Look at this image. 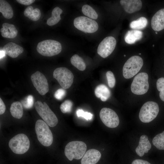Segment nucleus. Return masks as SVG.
<instances>
[{
  "label": "nucleus",
  "instance_id": "6e6552de",
  "mask_svg": "<svg viewBox=\"0 0 164 164\" xmlns=\"http://www.w3.org/2000/svg\"><path fill=\"white\" fill-rule=\"evenodd\" d=\"M148 75L147 73L141 72L134 78L131 86L132 93L136 95H142L148 91L149 85Z\"/></svg>",
  "mask_w": 164,
  "mask_h": 164
},
{
  "label": "nucleus",
  "instance_id": "6ab92c4d",
  "mask_svg": "<svg viewBox=\"0 0 164 164\" xmlns=\"http://www.w3.org/2000/svg\"><path fill=\"white\" fill-rule=\"evenodd\" d=\"M143 36V32L138 30L128 31L124 37L125 42L129 44H132L140 40Z\"/></svg>",
  "mask_w": 164,
  "mask_h": 164
},
{
  "label": "nucleus",
  "instance_id": "c85d7f7f",
  "mask_svg": "<svg viewBox=\"0 0 164 164\" xmlns=\"http://www.w3.org/2000/svg\"><path fill=\"white\" fill-rule=\"evenodd\" d=\"M156 87L157 90L160 92L159 96L162 101H164V78L161 77L159 78L156 82Z\"/></svg>",
  "mask_w": 164,
  "mask_h": 164
},
{
  "label": "nucleus",
  "instance_id": "393cba45",
  "mask_svg": "<svg viewBox=\"0 0 164 164\" xmlns=\"http://www.w3.org/2000/svg\"><path fill=\"white\" fill-rule=\"evenodd\" d=\"M148 24L147 19L144 17H141L136 20L132 21L130 24V27L135 29H141L145 28Z\"/></svg>",
  "mask_w": 164,
  "mask_h": 164
},
{
  "label": "nucleus",
  "instance_id": "f8f14e48",
  "mask_svg": "<svg viewBox=\"0 0 164 164\" xmlns=\"http://www.w3.org/2000/svg\"><path fill=\"white\" fill-rule=\"evenodd\" d=\"M116 44V39L112 36L104 39L99 45L97 53L103 58L109 56L114 50Z\"/></svg>",
  "mask_w": 164,
  "mask_h": 164
},
{
  "label": "nucleus",
  "instance_id": "58836bf2",
  "mask_svg": "<svg viewBox=\"0 0 164 164\" xmlns=\"http://www.w3.org/2000/svg\"><path fill=\"white\" fill-rule=\"evenodd\" d=\"M124 56L125 57V56H126V55H124Z\"/></svg>",
  "mask_w": 164,
  "mask_h": 164
},
{
  "label": "nucleus",
  "instance_id": "7c9ffc66",
  "mask_svg": "<svg viewBox=\"0 0 164 164\" xmlns=\"http://www.w3.org/2000/svg\"><path fill=\"white\" fill-rule=\"evenodd\" d=\"M34 98L33 96L29 95L22 101V104L25 108L29 109L32 106Z\"/></svg>",
  "mask_w": 164,
  "mask_h": 164
},
{
  "label": "nucleus",
  "instance_id": "5701e85b",
  "mask_svg": "<svg viewBox=\"0 0 164 164\" xmlns=\"http://www.w3.org/2000/svg\"><path fill=\"white\" fill-rule=\"evenodd\" d=\"M24 14L30 19L33 21H37L40 18L41 13L39 9H33L32 6H30L26 9L24 12Z\"/></svg>",
  "mask_w": 164,
  "mask_h": 164
},
{
  "label": "nucleus",
  "instance_id": "4468645a",
  "mask_svg": "<svg viewBox=\"0 0 164 164\" xmlns=\"http://www.w3.org/2000/svg\"><path fill=\"white\" fill-rule=\"evenodd\" d=\"M101 154L98 150L91 149L87 151L82 158L81 164H96L100 159Z\"/></svg>",
  "mask_w": 164,
  "mask_h": 164
},
{
  "label": "nucleus",
  "instance_id": "c756f323",
  "mask_svg": "<svg viewBox=\"0 0 164 164\" xmlns=\"http://www.w3.org/2000/svg\"><path fill=\"white\" fill-rule=\"evenodd\" d=\"M73 103L69 100H66L61 104L60 108L63 113L70 112L72 110Z\"/></svg>",
  "mask_w": 164,
  "mask_h": 164
},
{
  "label": "nucleus",
  "instance_id": "4be33fe9",
  "mask_svg": "<svg viewBox=\"0 0 164 164\" xmlns=\"http://www.w3.org/2000/svg\"><path fill=\"white\" fill-rule=\"evenodd\" d=\"M10 112L12 115L17 119L21 118L23 115V109L22 104L19 101H15L11 104Z\"/></svg>",
  "mask_w": 164,
  "mask_h": 164
},
{
  "label": "nucleus",
  "instance_id": "72a5a7b5",
  "mask_svg": "<svg viewBox=\"0 0 164 164\" xmlns=\"http://www.w3.org/2000/svg\"><path fill=\"white\" fill-rule=\"evenodd\" d=\"M66 91L63 88H60L58 89L55 93L54 97L57 99L61 100L65 97Z\"/></svg>",
  "mask_w": 164,
  "mask_h": 164
},
{
  "label": "nucleus",
  "instance_id": "9b49d317",
  "mask_svg": "<svg viewBox=\"0 0 164 164\" xmlns=\"http://www.w3.org/2000/svg\"><path fill=\"white\" fill-rule=\"evenodd\" d=\"M100 118L103 123L109 128L117 127L119 123V120L116 113L110 108H104L100 112Z\"/></svg>",
  "mask_w": 164,
  "mask_h": 164
},
{
  "label": "nucleus",
  "instance_id": "2f4dec72",
  "mask_svg": "<svg viewBox=\"0 0 164 164\" xmlns=\"http://www.w3.org/2000/svg\"><path fill=\"white\" fill-rule=\"evenodd\" d=\"M106 76L109 86L111 88L113 87L115 84V79L113 73L110 71L106 73Z\"/></svg>",
  "mask_w": 164,
  "mask_h": 164
},
{
  "label": "nucleus",
  "instance_id": "9d476101",
  "mask_svg": "<svg viewBox=\"0 0 164 164\" xmlns=\"http://www.w3.org/2000/svg\"><path fill=\"white\" fill-rule=\"evenodd\" d=\"M74 26L85 33H94L98 30V25L95 20L84 16L75 18L73 21Z\"/></svg>",
  "mask_w": 164,
  "mask_h": 164
},
{
  "label": "nucleus",
  "instance_id": "bb28decb",
  "mask_svg": "<svg viewBox=\"0 0 164 164\" xmlns=\"http://www.w3.org/2000/svg\"><path fill=\"white\" fill-rule=\"evenodd\" d=\"M152 142L158 149L164 150V131L155 135L153 138Z\"/></svg>",
  "mask_w": 164,
  "mask_h": 164
},
{
  "label": "nucleus",
  "instance_id": "7ed1b4c3",
  "mask_svg": "<svg viewBox=\"0 0 164 164\" xmlns=\"http://www.w3.org/2000/svg\"><path fill=\"white\" fill-rule=\"evenodd\" d=\"M36 50L42 55L52 56L59 54L62 50L60 43L56 40L47 39L42 41L38 44Z\"/></svg>",
  "mask_w": 164,
  "mask_h": 164
},
{
  "label": "nucleus",
  "instance_id": "412c9836",
  "mask_svg": "<svg viewBox=\"0 0 164 164\" xmlns=\"http://www.w3.org/2000/svg\"><path fill=\"white\" fill-rule=\"evenodd\" d=\"M0 12L5 18H12L13 15V12L11 5L6 1L0 0Z\"/></svg>",
  "mask_w": 164,
  "mask_h": 164
},
{
  "label": "nucleus",
  "instance_id": "2eb2a0df",
  "mask_svg": "<svg viewBox=\"0 0 164 164\" xmlns=\"http://www.w3.org/2000/svg\"><path fill=\"white\" fill-rule=\"evenodd\" d=\"M151 25L152 29L159 31L164 29V8L157 12L152 18Z\"/></svg>",
  "mask_w": 164,
  "mask_h": 164
},
{
  "label": "nucleus",
  "instance_id": "79ce46f5",
  "mask_svg": "<svg viewBox=\"0 0 164 164\" xmlns=\"http://www.w3.org/2000/svg\"><path fill=\"white\" fill-rule=\"evenodd\" d=\"M154 45H153L152 46H153V47H154Z\"/></svg>",
  "mask_w": 164,
  "mask_h": 164
},
{
  "label": "nucleus",
  "instance_id": "f3484780",
  "mask_svg": "<svg viewBox=\"0 0 164 164\" xmlns=\"http://www.w3.org/2000/svg\"><path fill=\"white\" fill-rule=\"evenodd\" d=\"M5 53L10 57L15 58L18 57L23 51L22 47L16 44L10 42L5 45L3 48Z\"/></svg>",
  "mask_w": 164,
  "mask_h": 164
},
{
  "label": "nucleus",
  "instance_id": "f03ea898",
  "mask_svg": "<svg viewBox=\"0 0 164 164\" xmlns=\"http://www.w3.org/2000/svg\"><path fill=\"white\" fill-rule=\"evenodd\" d=\"M35 129L38 139L42 145L48 147L52 144L53 140L52 133L44 121L37 120L35 124Z\"/></svg>",
  "mask_w": 164,
  "mask_h": 164
},
{
  "label": "nucleus",
  "instance_id": "ea45409f",
  "mask_svg": "<svg viewBox=\"0 0 164 164\" xmlns=\"http://www.w3.org/2000/svg\"><path fill=\"white\" fill-rule=\"evenodd\" d=\"M155 33H156V34H157V32H155Z\"/></svg>",
  "mask_w": 164,
  "mask_h": 164
},
{
  "label": "nucleus",
  "instance_id": "0eeeda50",
  "mask_svg": "<svg viewBox=\"0 0 164 164\" xmlns=\"http://www.w3.org/2000/svg\"><path fill=\"white\" fill-rule=\"evenodd\" d=\"M159 111V108L157 103L152 101H147L141 107L139 118L142 122L149 123L156 118Z\"/></svg>",
  "mask_w": 164,
  "mask_h": 164
},
{
  "label": "nucleus",
  "instance_id": "a19ab883",
  "mask_svg": "<svg viewBox=\"0 0 164 164\" xmlns=\"http://www.w3.org/2000/svg\"><path fill=\"white\" fill-rule=\"evenodd\" d=\"M141 53H139V55H141Z\"/></svg>",
  "mask_w": 164,
  "mask_h": 164
},
{
  "label": "nucleus",
  "instance_id": "dca6fc26",
  "mask_svg": "<svg viewBox=\"0 0 164 164\" xmlns=\"http://www.w3.org/2000/svg\"><path fill=\"white\" fill-rule=\"evenodd\" d=\"M120 3L125 11L129 13L139 11L142 6L140 0H121Z\"/></svg>",
  "mask_w": 164,
  "mask_h": 164
},
{
  "label": "nucleus",
  "instance_id": "a211bd4d",
  "mask_svg": "<svg viewBox=\"0 0 164 164\" xmlns=\"http://www.w3.org/2000/svg\"><path fill=\"white\" fill-rule=\"evenodd\" d=\"M151 147V145L148 137L146 135H143L140 137L138 145L136 148L135 152L139 156L142 157L145 153L148 152Z\"/></svg>",
  "mask_w": 164,
  "mask_h": 164
},
{
  "label": "nucleus",
  "instance_id": "ddd939ff",
  "mask_svg": "<svg viewBox=\"0 0 164 164\" xmlns=\"http://www.w3.org/2000/svg\"><path fill=\"white\" fill-rule=\"evenodd\" d=\"M31 79L33 84L38 93L41 95H44L49 90L47 80L45 76L39 71L32 74Z\"/></svg>",
  "mask_w": 164,
  "mask_h": 164
},
{
  "label": "nucleus",
  "instance_id": "39448f33",
  "mask_svg": "<svg viewBox=\"0 0 164 164\" xmlns=\"http://www.w3.org/2000/svg\"><path fill=\"white\" fill-rule=\"evenodd\" d=\"M30 141L27 136L23 134L15 135L9 141V145L15 153L23 154L27 152L30 147Z\"/></svg>",
  "mask_w": 164,
  "mask_h": 164
},
{
  "label": "nucleus",
  "instance_id": "f257e3e1",
  "mask_svg": "<svg viewBox=\"0 0 164 164\" xmlns=\"http://www.w3.org/2000/svg\"><path fill=\"white\" fill-rule=\"evenodd\" d=\"M87 148L86 144L82 141H71L66 146L64 154L70 161L72 160L73 159H80L82 158L86 152Z\"/></svg>",
  "mask_w": 164,
  "mask_h": 164
},
{
  "label": "nucleus",
  "instance_id": "b1692460",
  "mask_svg": "<svg viewBox=\"0 0 164 164\" xmlns=\"http://www.w3.org/2000/svg\"><path fill=\"white\" fill-rule=\"evenodd\" d=\"M62 12L63 10L59 7H56L52 11V16L47 20V24L51 26L58 23L61 19L60 15Z\"/></svg>",
  "mask_w": 164,
  "mask_h": 164
},
{
  "label": "nucleus",
  "instance_id": "1a4fd4ad",
  "mask_svg": "<svg viewBox=\"0 0 164 164\" xmlns=\"http://www.w3.org/2000/svg\"><path fill=\"white\" fill-rule=\"evenodd\" d=\"M53 77L64 89H68L70 87L74 78L72 72L65 67H60L56 69L53 72Z\"/></svg>",
  "mask_w": 164,
  "mask_h": 164
},
{
  "label": "nucleus",
  "instance_id": "423d86ee",
  "mask_svg": "<svg viewBox=\"0 0 164 164\" xmlns=\"http://www.w3.org/2000/svg\"><path fill=\"white\" fill-rule=\"evenodd\" d=\"M143 64L142 58L138 56H134L129 58L123 68V75L127 79L136 75L140 70Z\"/></svg>",
  "mask_w": 164,
  "mask_h": 164
},
{
  "label": "nucleus",
  "instance_id": "aec40b11",
  "mask_svg": "<svg viewBox=\"0 0 164 164\" xmlns=\"http://www.w3.org/2000/svg\"><path fill=\"white\" fill-rule=\"evenodd\" d=\"M94 93L96 96L100 98L103 101H107L110 97L111 92L108 88L105 85L101 84L95 88Z\"/></svg>",
  "mask_w": 164,
  "mask_h": 164
},
{
  "label": "nucleus",
  "instance_id": "a878e982",
  "mask_svg": "<svg viewBox=\"0 0 164 164\" xmlns=\"http://www.w3.org/2000/svg\"><path fill=\"white\" fill-rule=\"evenodd\" d=\"M70 62L73 65L80 71H84L86 69V66L84 60L77 54H75L72 56L70 59Z\"/></svg>",
  "mask_w": 164,
  "mask_h": 164
},
{
  "label": "nucleus",
  "instance_id": "473e14b6",
  "mask_svg": "<svg viewBox=\"0 0 164 164\" xmlns=\"http://www.w3.org/2000/svg\"><path fill=\"white\" fill-rule=\"evenodd\" d=\"M76 113L78 117H82L87 120H91L93 116V114L91 113L85 112L82 109H78Z\"/></svg>",
  "mask_w": 164,
  "mask_h": 164
},
{
  "label": "nucleus",
  "instance_id": "f704fd0d",
  "mask_svg": "<svg viewBox=\"0 0 164 164\" xmlns=\"http://www.w3.org/2000/svg\"><path fill=\"white\" fill-rule=\"evenodd\" d=\"M16 1L19 3L25 5H29L35 1V0H16Z\"/></svg>",
  "mask_w": 164,
  "mask_h": 164
},
{
  "label": "nucleus",
  "instance_id": "4c0bfd02",
  "mask_svg": "<svg viewBox=\"0 0 164 164\" xmlns=\"http://www.w3.org/2000/svg\"><path fill=\"white\" fill-rule=\"evenodd\" d=\"M5 52L4 51H0V59L3 58L5 56Z\"/></svg>",
  "mask_w": 164,
  "mask_h": 164
},
{
  "label": "nucleus",
  "instance_id": "c9c22d12",
  "mask_svg": "<svg viewBox=\"0 0 164 164\" xmlns=\"http://www.w3.org/2000/svg\"><path fill=\"white\" fill-rule=\"evenodd\" d=\"M131 164H151L148 161L141 159H136L134 160Z\"/></svg>",
  "mask_w": 164,
  "mask_h": 164
},
{
  "label": "nucleus",
  "instance_id": "cd10ccee",
  "mask_svg": "<svg viewBox=\"0 0 164 164\" xmlns=\"http://www.w3.org/2000/svg\"><path fill=\"white\" fill-rule=\"evenodd\" d=\"M82 11L85 15L92 19H96L98 18V15L95 10L88 5H85L82 6Z\"/></svg>",
  "mask_w": 164,
  "mask_h": 164
},
{
  "label": "nucleus",
  "instance_id": "e433bc0d",
  "mask_svg": "<svg viewBox=\"0 0 164 164\" xmlns=\"http://www.w3.org/2000/svg\"><path fill=\"white\" fill-rule=\"evenodd\" d=\"M5 109V106L1 98H0V114L1 115L4 113Z\"/></svg>",
  "mask_w": 164,
  "mask_h": 164
},
{
  "label": "nucleus",
  "instance_id": "20e7f679",
  "mask_svg": "<svg viewBox=\"0 0 164 164\" xmlns=\"http://www.w3.org/2000/svg\"><path fill=\"white\" fill-rule=\"evenodd\" d=\"M35 107L38 114L49 126L54 127L57 125L58 120L56 116L45 102L43 103L37 101L35 103Z\"/></svg>",
  "mask_w": 164,
  "mask_h": 164
}]
</instances>
